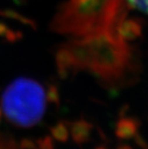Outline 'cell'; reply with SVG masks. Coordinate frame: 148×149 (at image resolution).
Here are the masks:
<instances>
[{
  "label": "cell",
  "mask_w": 148,
  "mask_h": 149,
  "mask_svg": "<svg viewBox=\"0 0 148 149\" xmlns=\"http://www.w3.org/2000/svg\"><path fill=\"white\" fill-rule=\"evenodd\" d=\"M95 149H106L105 147H102V146H100V147H97V148H95Z\"/></svg>",
  "instance_id": "cell-15"
},
{
  "label": "cell",
  "mask_w": 148,
  "mask_h": 149,
  "mask_svg": "<svg viewBox=\"0 0 148 149\" xmlns=\"http://www.w3.org/2000/svg\"><path fill=\"white\" fill-rule=\"evenodd\" d=\"M46 101V93L42 84L32 78L19 77L3 91L0 116L17 127H33L44 116Z\"/></svg>",
  "instance_id": "cell-3"
},
{
  "label": "cell",
  "mask_w": 148,
  "mask_h": 149,
  "mask_svg": "<svg viewBox=\"0 0 148 149\" xmlns=\"http://www.w3.org/2000/svg\"><path fill=\"white\" fill-rule=\"evenodd\" d=\"M51 135L56 141L65 142L69 138V130L64 122H59L51 128Z\"/></svg>",
  "instance_id": "cell-9"
},
{
  "label": "cell",
  "mask_w": 148,
  "mask_h": 149,
  "mask_svg": "<svg viewBox=\"0 0 148 149\" xmlns=\"http://www.w3.org/2000/svg\"><path fill=\"white\" fill-rule=\"evenodd\" d=\"M129 5L148 14V0H127Z\"/></svg>",
  "instance_id": "cell-12"
},
{
  "label": "cell",
  "mask_w": 148,
  "mask_h": 149,
  "mask_svg": "<svg viewBox=\"0 0 148 149\" xmlns=\"http://www.w3.org/2000/svg\"><path fill=\"white\" fill-rule=\"evenodd\" d=\"M55 61L56 65H57L58 73L61 78L65 79L68 76H70V74L76 72L70 54H69L68 50L64 45H62L56 52Z\"/></svg>",
  "instance_id": "cell-4"
},
{
  "label": "cell",
  "mask_w": 148,
  "mask_h": 149,
  "mask_svg": "<svg viewBox=\"0 0 148 149\" xmlns=\"http://www.w3.org/2000/svg\"><path fill=\"white\" fill-rule=\"evenodd\" d=\"M93 131V125L84 119H79L71 123L70 136L77 144H83L89 141Z\"/></svg>",
  "instance_id": "cell-6"
},
{
  "label": "cell",
  "mask_w": 148,
  "mask_h": 149,
  "mask_svg": "<svg viewBox=\"0 0 148 149\" xmlns=\"http://www.w3.org/2000/svg\"><path fill=\"white\" fill-rule=\"evenodd\" d=\"M22 33L19 31H14L10 29L7 25L3 22H0V37L5 38L8 42H15L20 39H22Z\"/></svg>",
  "instance_id": "cell-10"
},
{
  "label": "cell",
  "mask_w": 148,
  "mask_h": 149,
  "mask_svg": "<svg viewBox=\"0 0 148 149\" xmlns=\"http://www.w3.org/2000/svg\"><path fill=\"white\" fill-rule=\"evenodd\" d=\"M116 149H133V148L128 144H120V145H118Z\"/></svg>",
  "instance_id": "cell-14"
},
{
  "label": "cell",
  "mask_w": 148,
  "mask_h": 149,
  "mask_svg": "<svg viewBox=\"0 0 148 149\" xmlns=\"http://www.w3.org/2000/svg\"><path fill=\"white\" fill-rule=\"evenodd\" d=\"M118 33L125 42H132L138 39L142 33V25L140 20L138 18H125L119 25Z\"/></svg>",
  "instance_id": "cell-5"
},
{
  "label": "cell",
  "mask_w": 148,
  "mask_h": 149,
  "mask_svg": "<svg viewBox=\"0 0 148 149\" xmlns=\"http://www.w3.org/2000/svg\"><path fill=\"white\" fill-rule=\"evenodd\" d=\"M46 99L48 102L53 103L55 105L59 106L60 104V94L57 86L50 84L47 88V93H46Z\"/></svg>",
  "instance_id": "cell-11"
},
{
  "label": "cell",
  "mask_w": 148,
  "mask_h": 149,
  "mask_svg": "<svg viewBox=\"0 0 148 149\" xmlns=\"http://www.w3.org/2000/svg\"><path fill=\"white\" fill-rule=\"evenodd\" d=\"M0 15H2V17H4L6 18H10V19L17 20L25 25H29L30 27L34 28V29L37 28V25L35 23V21H33L32 19H30V18H28L26 17H24L22 15H20L19 13H17L15 11H13V10L0 11Z\"/></svg>",
  "instance_id": "cell-8"
},
{
  "label": "cell",
  "mask_w": 148,
  "mask_h": 149,
  "mask_svg": "<svg viewBox=\"0 0 148 149\" xmlns=\"http://www.w3.org/2000/svg\"><path fill=\"white\" fill-rule=\"evenodd\" d=\"M140 127V121L133 117H122L116 123L115 135L120 139H130L136 137Z\"/></svg>",
  "instance_id": "cell-7"
},
{
  "label": "cell",
  "mask_w": 148,
  "mask_h": 149,
  "mask_svg": "<svg viewBox=\"0 0 148 149\" xmlns=\"http://www.w3.org/2000/svg\"><path fill=\"white\" fill-rule=\"evenodd\" d=\"M128 10L126 0H67L60 7L50 28L56 33L78 38L106 32L115 40H122L118 28Z\"/></svg>",
  "instance_id": "cell-2"
},
{
  "label": "cell",
  "mask_w": 148,
  "mask_h": 149,
  "mask_svg": "<svg viewBox=\"0 0 148 149\" xmlns=\"http://www.w3.org/2000/svg\"><path fill=\"white\" fill-rule=\"evenodd\" d=\"M38 145H39L40 149H54V143H53L51 137H49V136L40 139L38 141Z\"/></svg>",
  "instance_id": "cell-13"
},
{
  "label": "cell",
  "mask_w": 148,
  "mask_h": 149,
  "mask_svg": "<svg viewBox=\"0 0 148 149\" xmlns=\"http://www.w3.org/2000/svg\"><path fill=\"white\" fill-rule=\"evenodd\" d=\"M71 56L75 70H89L108 86L125 82L136 70L132 48L106 32H96L63 44Z\"/></svg>",
  "instance_id": "cell-1"
}]
</instances>
